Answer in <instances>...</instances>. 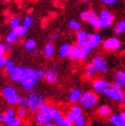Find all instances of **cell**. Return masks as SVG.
I'll list each match as a JSON object with an SVG mask.
<instances>
[{"label":"cell","mask_w":125,"mask_h":126,"mask_svg":"<svg viewBox=\"0 0 125 126\" xmlns=\"http://www.w3.org/2000/svg\"><path fill=\"white\" fill-rule=\"evenodd\" d=\"M9 79L12 82L21 84L23 89L30 93L34 92L36 85L40 80L37 70L24 66H16L15 71L9 75Z\"/></svg>","instance_id":"1"},{"label":"cell","mask_w":125,"mask_h":126,"mask_svg":"<svg viewBox=\"0 0 125 126\" xmlns=\"http://www.w3.org/2000/svg\"><path fill=\"white\" fill-rule=\"evenodd\" d=\"M25 100H26L27 110L34 113V114L46 106V103L44 98H43V96L40 93L35 92V91L27 94V96L25 97Z\"/></svg>","instance_id":"2"},{"label":"cell","mask_w":125,"mask_h":126,"mask_svg":"<svg viewBox=\"0 0 125 126\" xmlns=\"http://www.w3.org/2000/svg\"><path fill=\"white\" fill-rule=\"evenodd\" d=\"M66 117L73 123L74 126H85L87 123V119L83 115L82 107L78 104H75L71 107Z\"/></svg>","instance_id":"3"},{"label":"cell","mask_w":125,"mask_h":126,"mask_svg":"<svg viewBox=\"0 0 125 126\" xmlns=\"http://www.w3.org/2000/svg\"><path fill=\"white\" fill-rule=\"evenodd\" d=\"M98 100H99L98 95L95 92L85 91L82 93V95H81V98L79 100V105L82 107V109L91 110L97 106Z\"/></svg>","instance_id":"4"},{"label":"cell","mask_w":125,"mask_h":126,"mask_svg":"<svg viewBox=\"0 0 125 126\" xmlns=\"http://www.w3.org/2000/svg\"><path fill=\"white\" fill-rule=\"evenodd\" d=\"M1 95L5 99L6 104L10 107L17 105L18 100H20V97H21L17 90H16V88L15 86H11V85L5 86L1 90Z\"/></svg>","instance_id":"5"},{"label":"cell","mask_w":125,"mask_h":126,"mask_svg":"<svg viewBox=\"0 0 125 126\" xmlns=\"http://www.w3.org/2000/svg\"><path fill=\"white\" fill-rule=\"evenodd\" d=\"M81 20L86 22L90 27L95 30H101V25H99L98 15L94 9H86L80 14Z\"/></svg>","instance_id":"6"},{"label":"cell","mask_w":125,"mask_h":126,"mask_svg":"<svg viewBox=\"0 0 125 126\" xmlns=\"http://www.w3.org/2000/svg\"><path fill=\"white\" fill-rule=\"evenodd\" d=\"M91 53V50L86 47H82L78 44H74L72 48V52L69 55V59L72 61H84L88 58V55Z\"/></svg>","instance_id":"7"},{"label":"cell","mask_w":125,"mask_h":126,"mask_svg":"<svg viewBox=\"0 0 125 126\" xmlns=\"http://www.w3.org/2000/svg\"><path fill=\"white\" fill-rule=\"evenodd\" d=\"M98 20H99V25H101V30L102 29H107L114 24L115 16L112 14L109 9L104 8L98 14Z\"/></svg>","instance_id":"8"},{"label":"cell","mask_w":125,"mask_h":126,"mask_svg":"<svg viewBox=\"0 0 125 126\" xmlns=\"http://www.w3.org/2000/svg\"><path fill=\"white\" fill-rule=\"evenodd\" d=\"M102 93L107 96L108 98H110L112 100H116L118 103L125 98V92H124V90H122V88H113V87L109 86L107 89L104 90Z\"/></svg>","instance_id":"9"},{"label":"cell","mask_w":125,"mask_h":126,"mask_svg":"<svg viewBox=\"0 0 125 126\" xmlns=\"http://www.w3.org/2000/svg\"><path fill=\"white\" fill-rule=\"evenodd\" d=\"M122 46V42L118 37L112 36L103 41V47L107 51H117Z\"/></svg>","instance_id":"10"},{"label":"cell","mask_w":125,"mask_h":126,"mask_svg":"<svg viewBox=\"0 0 125 126\" xmlns=\"http://www.w3.org/2000/svg\"><path fill=\"white\" fill-rule=\"evenodd\" d=\"M46 111H47L49 117H50V119H51V122L55 123L57 125H59V123L65 117L64 115H62V113L61 112V110L58 108V107H55L54 105L46 104Z\"/></svg>","instance_id":"11"},{"label":"cell","mask_w":125,"mask_h":126,"mask_svg":"<svg viewBox=\"0 0 125 126\" xmlns=\"http://www.w3.org/2000/svg\"><path fill=\"white\" fill-rule=\"evenodd\" d=\"M93 67L95 68L96 72L98 73H107L109 71V65L105 56L103 55H95L91 61Z\"/></svg>","instance_id":"12"},{"label":"cell","mask_w":125,"mask_h":126,"mask_svg":"<svg viewBox=\"0 0 125 126\" xmlns=\"http://www.w3.org/2000/svg\"><path fill=\"white\" fill-rule=\"evenodd\" d=\"M0 123L4 126H23V120L17 116L9 117L5 113H0Z\"/></svg>","instance_id":"13"},{"label":"cell","mask_w":125,"mask_h":126,"mask_svg":"<svg viewBox=\"0 0 125 126\" xmlns=\"http://www.w3.org/2000/svg\"><path fill=\"white\" fill-rule=\"evenodd\" d=\"M34 120L37 124L41 125V126L51 122V119H50V117H49L48 113L46 111V106L44 107V108H42L41 110H39L38 112L35 113L34 114Z\"/></svg>","instance_id":"14"},{"label":"cell","mask_w":125,"mask_h":126,"mask_svg":"<svg viewBox=\"0 0 125 126\" xmlns=\"http://www.w3.org/2000/svg\"><path fill=\"white\" fill-rule=\"evenodd\" d=\"M102 43H103L102 36L97 32H93V33L89 34V38H88V42H87L86 48H88L89 50H93V49L97 48Z\"/></svg>","instance_id":"15"},{"label":"cell","mask_w":125,"mask_h":126,"mask_svg":"<svg viewBox=\"0 0 125 126\" xmlns=\"http://www.w3.org/2000/svg\"><path fill=\"white\" fill-rule=\"evenodd\" d=\"M110 86V83L106 79L96 78L92 81V89L96 92H103Z\"/></svg>","instance_id":"16"},{"label":"cell","mask_w":125,"mask_h":126,"mask_svg":"<svg viewBox=\"0 0 125 126\" xmlns=\"http://www.w3.org/2000/svg\"><path fill=\"white\" fill-rule=\"evenodd\" d=\"M89 34L87 31L85 30H80L79 32L76 33V44L82 46V47H86L87 42H88V38H89Z\"/></svg>","instance_id":"17"},{"label":"cell","mask_w":125,"mask_h":126,"mask_svg":"<svg viewBox=\"0 0 125 126\" xmlns=\"http://www.w3.org/2000/svg\"><path fill=\"white\" fill-rule=\"evenodd\" d=\"M72 48H73V45L70 42H64L62 44H61L60 47H59V50H58L59 56L62 59L68 58L72 52Z\"/></svg>","instance_id":"18"},{"label":"cell","mask_w":125,"mask_h":126,"mask_svg":"<svg viewBox=\"0 0 125 126\" xmlns=\"http://www.w3.org/2000/svg\"><path fill=\"white\" fill-rule=\"evenodd\" d=\"M83 91L80 89V88H72V89L70 90V92H69L68 94V98L69 100H70L71 103H73L74 105L79 103V100L81 98V95H82Z\"/></svg>","instance_id":"19"},{"label":"cell","mask_w":125,"mask_h":126,"mask_svg":"<svg viewBox=\"0 0 125 126\" xmlns=\"http://www.w3.org/2000/svg\"><path fill=\"white\" fill-rule=\"evenodd\" d=\"M44 79L46 80V82L50 83V84H55L59 80V75L58 71L54 69H49V70L45 71V76Z\"/></svg>","instance_id":"20"},{"label":"cell","mask_w":125,"mask_h":126,"mask_svg":"<svg viewBox=\"0 0 125 126\" xmlns=\"http://www.w3.org/2000/svg\"><path fill=\"white\" fill-rule=\"evenodd\" d=\"M54 52H55V46H54V44L50 41H48L44 47H43L42 49V54L44 55V58L46 59H51L52 56L54 55Z\"/></svg>","instance_id":"21"},{"label":"cell","mask_w":125,"mask_h":126,"mask_svg":"<svg viewBox=\"0 0 125 126\" xmlns=\"http://www.w3.org/2000/svg\"><path fill=\"white\" fill-rule=\"evenodd\" d=\"M113 83L118 85L122 88V86L125 85V70H119L117 71L113 76Z\"/></svg>","instance_id":"22"},{"label":"cell","mask_w":125,"mask_h":126,"mask_svg":"<svg viewBox=\"0 0 125 126\" xmlns=\"http://www.w3.org/2000/svg\"><path fill=\"white\" fill-rule=\"evenodd\" d=\"M112 112H113V109L108 105L99 106L97 108V110H96L97 115L101 116V117H110L112 115Z\"/></svg>","instance_id":"23"},{"label":"cell","mask_w":125,"mask_h":126,"mask_svg":"<svg viewBox=\"0 0 125 126\" xmlns=\"http://www.w3.org/2000/svg\"><path fill=\"white\" fill-rule=\"evenodd\" d=\"M108 121L110 124H112L113 126H120L122 124H124V121H123V118L121 117V114L119 113V114H112Z\"/></svg>","instance_id":"24"},{"label":"cell","mask_w":125,"mask_h":126,"mask_svg":"<svg viewBox=\"0 0 125 126\" xmlns=\"http://www.w3.org/2000/svg\"><path fill=\"white\" fill-rule=\"evenodd\" d=\"M96 70H95V68L93 67L92 65V63H88V64L86 65V68H85V71H84V76L86 78H88V79H91L93 77H95V75H96Z\"/></svg>","instance_id":"25"},{"label":"cell","mask_w":125,"mask_h":126,"mask_svg":"<svg viewBox=\"0 0 125 126\" xmlns=\"http://www.w3.org/2000/svg\"><path fill=\"white\" fill-rule=\"evenodd\" d=\"M125 32V18L118 21L114 26V33L116 35H121Z\"/></svg>","instance_id":"26"},{"label":"cell","mask_w":125,"mask_h":126,"mask_svg":"<svg viewBox=\"0 0 125 126\" xmlns=\"http://www.w3.org/2000/svg\"><path fill=\"white\" fill-rule=\"evenodd\" d=\"M68 28L74 31V32H79L80 30H82V24H81L79 21L76 20H71L70 22L68 23Z\"/></svg>","instance_id":"27"},{"label":"cell","mask_w":125,"mask_h":126,"mask_svg":"<svg viewBox=\"0 0 125 126\" xmlns=\"http://www.w3.org/2000/svg\"><path fill=\"white\" fill-rule=\"evenodd\" d=\"M18 38H20V37L17 36V34L16 33V31L11 30L10 32H8L7 35H6L5 41H6V43H8V44H12V43H16Z\"/></svg>","instance_id":"28"},{"label":"cell","mask_w":125,"mask_h":126,"mask_svg":"<svg viewBox=\"0 0 125 126\" xmlns=\"http://www.w3.org/2000/svg\"><path fill=\"white\" fill-rule=\"evenodd\" d=\"M9 27L11 30H16V28H18L22 25V20H21V17L20 16H12L10 20H9Z\"/></svg>","instance_id":"29"},{"label":"cell","mask_w":125,"mask_h":126,"mask_svg":"<svg viewBox=\"0 0 125 126\" xmlns=\"http://www.w3.org/2000/svg\"><path fill=\"white\" fill-rule=\"evenodd\" d=\"M24 47L28 51H33L34 49L37 48V42L34 39H27L24 42Z\"/></svg>","instance_id":"30"},{"label":"cell","mask_w":125,"mask_h":126,"mask_svg":"<svg viewBox=\"0 0 125 126\" xmlns=\"http://www.w3.org/2000/svg\"><path fill=\"white\" fill-rule=\"evenodd\" d=\"M16 63L12 61V60H8L7 61V64H6V66H5V72L7 73L8 75H10L12 72L15 71V69H16Z\"/></svg>","instance_id":"31"},{"label":"cell","mask_w":125,"mask_h":126,"mask_svg":"<svg viewBox=\"0 0 125 126\" xmlns=\"http://www.w3.org/2000/svg\"><path fill=\"white\" fill-rule=\"evenodd\" d=\"M28 30H29V28L25 27L24 25H21V26L18 27V28H16L15 31H16V33L17 34L18 37H24V36H26V35H27Z\"/></svg>","instance_id":"32"},{"label":"cell","mask_w":125,"mask_h":126,"mask_svg":"<svg viewBox=\"0 0 125 126\" xmlns=\"http://www.w3.org/2000/svg\"><path fill=\"white\" fill-rule=\"evenodd\" d=\"M28 112L29 111L27 110V108H18L16 110V116L23 120V119H25L28 116Z\"/></svg>","instance_id":"33"},{"label":"cell","mask_w":125,"mask_h":126,"mask_svg":"<svg viewBox=\"0 0 125 126\" xmlns=\"http://www.w3.org/2000/svg\"><path fill=\"white\" fill-rule=\"evenodd\" d=\"M33 24H34V18L31 16H25V17H24V20H23V25H24L25 27L30 28V27H32V26H33Z\"/></svg>","instance_id":"34"},{"label":"cell","mask_w":125,"mask_h":126,"mask_svg":"<svg viewBox=\"0 0 125 126\" xmlns=\"http://www.w3.org/2000/svg\"><path fill=\"white\" fill-rule=\"evenodd\" d=\"M7 49H8V44L0 41V56L5 55L6 51H7Z\"/></svg>","instance_id":"35"},{"label":"cell","mask_w":125,"mask_h":126,"mask_svg":"<svg viewBox=\"0 0 125 126\" xmlns=\"http://www.w3.org/2000/svg\"><path fill=\"white\" fill-rule=\"evenodd\" d=\"M4 113L7 116H9V117H16V110L14 109L12 107H9V108H7V109L4 111Z\"/></svg>","instance_id":"36"},{"label":"cell","mask_w":125,"mask_h":126,"mask_svg":"<svg viewBox=\"0 0 125 126\" xmlns=\"http://www.w3.org/2000/svg\"><path fill=\"white\" fill-rule=\"evenodd\" d=\"M58 126H74V125H73V123H72V122H71V121L69 120V119L65 116V117H64V119H62V120L59 123V125H58Z\"/></svg>","instance_id":"37"},{"label":"cell","mask_w":125,"mask_h":126,"mask_svg":"<svg viewBox=\"0 0 125 126\" xmlns=\"http://www.w3.org/2000/svg\"><path fill=\"white\" fill-rule=\"evenodd\" d=\"M7 61H8V59L6 58L5 55H2V56H0V69H2V68H5L6 64H7Z\"/></svg>","instance_id":"38"},{"label":"cell","mask_w":125,"mask_h":126,"mask_svg":"<svg viewBox=\"0 0 125 126\" xmlns=\"http://www.w3.org/2000/svg\"><path fill=\"white\" fill-rule=\"evenodd\" d=\"M18 108H26V100H25V97H20V100H18Z\"/></svg>","instance_id":"39"},{"label":"cell","mask_w":125,"mask_h":126,"mask_svg":"<svg viewBox=\"0 0 125 126\" xmlns=\"http://www.w3.org/2000/svg\"><path fill=\"white\" fill-rule=\"evenodd\" d=\"M58 36H59V33H57V32L51 33L50 35H49V41H50V42H52L53 40H55V39L58 38Z\"/></svg>","instance_id":"40"},{"label":"cell","mask_w":125,"mask_h":126,"mask_svg":"<svg viewBox=\"0 0 125 126\" xmlns=\"http://www.w3.org/2000/svg\"><path fill=\"white\" fill-rule=\"evenodd\" d=\"M104 4H107V5H113V4H115L117 1L116 0H103L102 1Z\"/></svg>","instance_id":"41"},{"label":"cell","mask_w":125,"mask_h":126,"mask_svg":"<svg viewBox=\"0 0 125 126\" xmlns=\"http://www.w3.org/2000/svg\"><path fill=\"white\" fill-rule=\"evenodd\" d=\"M40 53H41V51H40V49H38V48L34 49L33 51H32V54H33V55H35V56H36V55H39Z\"/></svg>","instance_id":"42"},{"label":"cell","mask_w":125,"mask_h":126,"mask_svg":"<svg viewBox=\"0 0 125 126\" xmlns=\"http://www.w3.org/2000/svg\"><path fill=\"white\" fill-rule=\"evenodd\" d=\"M43 126H58V125L55 123H53V122H49V123H47L45 125H43Z\"/></svg>","instance_id":"43"},{"label":"cell","mask_w":125,"mask_h":126,"mask_svg":"<svg viewBox=\"0 0 125 126\" xmlns=\"http://www.w3.org/2000/svg\"><path fill=\"white\" fill-rule=\"evenodd\" d=\"M120 114H121V117L123 118V121H124V123H125V111L121 112V113H120Z\"/></svg>","instance_id":"44"},{"label":"cell","mask_w":125,"mask_h":126,"mask_svg":"<svg viewBox=\"0 0 125 126\" xmlns=\"http://www.w3.org/2000/svg\"><path fill=\"white\" fill-rule=\"evenodd\" d=\"M119 104H120V105H122V106H124V105H125V98H124V99H122V100H120Z\"/></svg>","instance_id":"45"},{"label":"cell","mask_w":125,"mask_h":126,"mask_svg":"<svg viewBox=\"0 0 125 126\" xmlns=\"http://www.w3.org/2000/svg\"><path fill=\"white\" fill-rule=\"evenodd\" d=\"M120 126H125V123H124V124H122V125H120Z\"/></svg>","instance_id":"46"},{"label":"cell","mask_w":125,"mask_h":126,"mask_svg":"<svg viewBox=\"0 0 125 126\" xmlns=\"http://www.w3.org/2000/svg\"><path fill=\"white\" fill-rule=\"evenodd\" d=\"M0 126H2V124H1V123H0Z\"/></svg>","instance_id":"47"},{"label":"cell","mask_w":125,"mask_h":126,"mask_svg":"<svg viewBox=\"0 0 125 126\" xmlns=\"http://www.w3.org/2000/svg\"><path fill=\"white\" fill-rule=\"evenodd\" d=\"M124 87H125V85H124Z\"/></svg>","instance_id":"48"}]
</instances>
